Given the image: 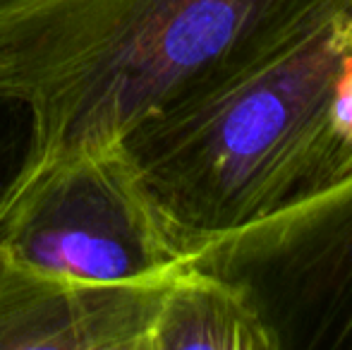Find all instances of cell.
<instances>
[{
    "mask_svg": "<svg viewBox=\"0 0 352 350\" xmlns=\"http://www.w3.org/2000/svg\"><path fill=\"white\" fill-rule=\"evenodd\" d=\"M148 350H274L237 290L182 264L163 285Z\"/></svg>",
    "mask_w": 352,
    "mask_h": 350,
    "instance_id": "6",
    "label": "cell"
},
{
    "mask_svg": "<svg viewBox=\"0 0 352 350\" xmlns=\"http://www.w3.org/2000/svg\"><path fill=\"white\" fill-rule=\"evenodd\" d=\"M240 293L274 350H352V173L185 257Z\"/></svg>",
    "mask_w": 352,
    "mask_h": 350,
    "instance_id": "4",
    "label": "cell"
},
{
    "mask_svg": "<svg viewBox=\"0 0 352 350\" xmlns=\"http://www.w3.org/2000/svg\"><path fill=\"white\" fill-rule=\"evenodd\" d=\"M32 156V116L22 103L0 101V204Z\"/></svg>",
    "mask_w": 352,
    "mask_h": 350,
    "instance_id": "7",
    "label": "cell"
},
{
    "mask_svg": "<svg viewBox=\"0 0 352 350\" xmlns=\"http://www.w3.org/2000/svg\"><path fill=\"white\" fill-rule=\"evenodd\" d=\"M343 0H0V101L46 164L269 56Z\"/></svg>",
    "mask_w": 352,
    "mask_h": 350,
    "instance_id": "1",
    "label": "cell"
},
{
    "mask_svg": "<svg viewBox=\"0 0 352 350\" xmlns=\"http://www.w3.org/2000/svg\"><path fill=\"white\" fill-rule=\"evenodd\" d=\"M345 12H348L350 22V51L345 56L338 85V98H336V135L340 137L336 180L352 173V0L345 3Z\"/></svg>",
    "mask_w": 352,
    "mask_h": 350,
    "instance_id": "8",
    "label": "cell"
},
{
    "mask_svg": "<svg viewBox=\"0 0 352 350\" xmlns=\"http://www.w3.org/2000/svg\"><path fill=\"white\" fill-rule=\"evenodd\" d=\"M0 257L89 283L163 281L185 264L122 142L27 166L0 204Z\"/></svg>",
    "mask_w": 352,
    "mask_h": 350,
    "instance_id": "3",
    "label": "cell"
},
{
    "mask_svg": "<svg viewBox=\"0 0 352 350\" xmlns=\"http://www.w3.org/2000/svg\"><path fill=\"white\" fill-rule=\"evenodd\" d=\"M345 3L125 135L122 146L185 257L326 185L350 51Z\"/></svg>",
    "mask_w": 352,
    "mask_h": 350,
    "instance_id": "2",
    "label": "cell"
},
{
    "mask_svg": "<svg viewBox=\"0 0 352 350\" xmlns=\"http://www.w3.org/2000/svg\"><path fill=\"white\" fill-rule=\"evenodd\" d=\"M166 283H89L0 257V350H148Z\"/></svg>",
    "mask_w": 352,
    "mask_h": 350,
    "instance_id": "5",
    "label": "cell"
}]
</instances>
